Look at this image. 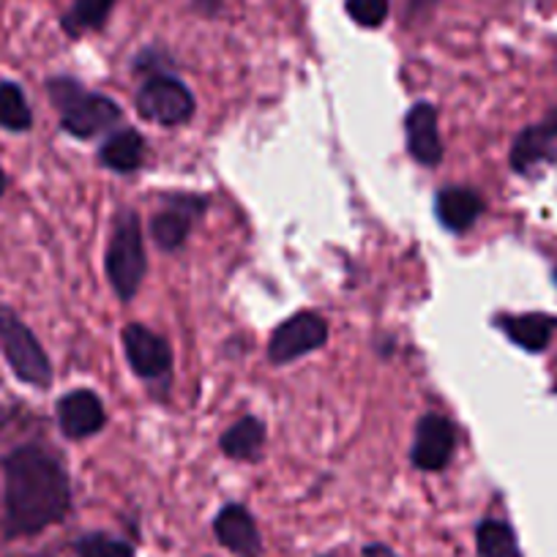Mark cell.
Masks as SVG:
<instances>
[{
  "label": "cell",
  "instance_id": "obj_17",
  "mask_svg": "<svg viewBox=\"0 0 557 557\" xmlns=\"http://www.w3.org/2000/svg\"><path fill=\"white\" fill-rule=\"evenodd\" d=\"M115 3L117 0H72L61 17V28L72 39L101 30L107 25V20H110Z\"/></svg>",
  "mask_w": 557,
  "mask_h": 557
},
{
  "label": "cell",
  "instance_id": "obj_13",
  "mask_svg": "<svg viewBox=\"0 0 557 557\" xmlns=\"http://www.w3.org/2000/svg\"><path fill=\"white\" fill-rule=\"evenodd\" d=\"M104 405L94 391H72L58 401V424H61L63 435L72 437V441L96 435L104 426Z\"/></svg>",
  "mask_w": 557,
  "mask_h": 557
},
{
  "label": "cell",
  "instance_id": "obj_27",
  "mask_svg": "<svg viewBox=\"0 0 557 557\" xmlns=\"http://www.w3.org/2000/svg\"><path fill=\"white\" fill-rule=\"evenodd\" d=\"M320 557H334V555H320Z\"/></svg>",
  "mask_w": 557,
  "mask_h": 557
},
{
  "label": "cell",
  "instance_id": "obj_11",
  "mask_svg": "<svg viewBox=\"0 0 557 557\" xmlns=\"http://www.w3.org/2000/svg\"><path fill=\"white\" fill-rule=\"evenodd\" d=\"M557 159V110L541 123L524 128L511 148V168L513 173H530L539 164H549Z\"/></svg>",
  "mask_w": 557,
  "mask_h": 557
},
{
  "label": "cell",
  "instance_id": "obj_25",
  "mask_svg": "<svg viewBox=\"0 0 557 557\" xmlns=\"http://www.w3.org/2000/svg\"><path fill=\"white\" fill-rule=\"evenodd\" d=\"M363 557H401V555H396L388 544H367L363 546Z\"/></svg>",
  "mask_w": 557,
  "mask_h": 557
},
{
  "label": "cell",
  "instance_id": "obj_7",
  "mask_svg": "<svg viewBox=\"0 0 557 557\" xmlns=\"http://www.w3.org/2000/svg\"><path fill=\"white\" fill-rule=\"evenodd\" d=\"M457 448V426L448 418L430 412L418 421L416 441H412L410 459L418 470L426 473H437L446 468Z\"/></svg>",
  "mask_w": 557,
  "mask_h": 557
},
{
  "label": "cell",
  "instance_id": "obj_1",
  "mask_svg": "<svg viewBox=\"0 0 557 557\" xmlns=\"http://www.w3.org/2000/svg\"><path fill=\"white\" fill-rule=\"evenodd\" d=\"M3 473V539H30L72 511V484L55 451L25 443L0 459Z\"/></svg>",
  "mask_w": 557,
  "mask_h": 557
},
{
  "label": "cell",
  "instance_id": "obj_12",
  "mask_svg": "<svg viewBox=\"0 0 557 557\" xmlns=\"http://www.w3.org/2000/svg\"><path fill=\"white\" fill-rule=\"evenodd\" d=\"M407 151L424 168H435L443 159V139L437 128V110L430 101H418L405 117Z\"/></svg>",
  "mask_w": 557,
  "mask_h": 557
},
{
  "label": "cell",
  "instance_id": "obj_16",
  "mask_svg": "<svg viewBox=\"0 0 557 557\" xmlns=\"http://www.w3.org/2000/svg\"><path fill=\"white\" fill-rule=\"evenodd\" d=\"M262 446H265V424L255 416L240 418V421H235V424L222 435V451L227 454L230 459L255 462L262 454Z\"/></svg>",
  "mask_w": 557,
  "mask_h": 557
},
{
  "label": "cell",
  "instance_id": "obj_14",
  "mask_svg": "<svg viewBox=\"0 0 557 557\" xmlns=\"http://www.w3.org/2000/svg\"><path fill=\"white\" fill-rule=\"evenodd\" d=\"M484 213V200L468 186H448L437 195V219L451 233H468Z\"/></svg>",
  "mask_w": 557,
  "mask_h": 557
},
{
  "label": "cell",
  "instance_id": "obj_5",
  "mask_svg": "<svg viewBox=\"0 0 557 557\" xmlns=\"http://www.w3.org/2000/svg\"><path fill=\"white\" fill-rule=\"evenodd\" d=\"M137 112L146 121L162 123V126H178V123L189 121L191 112H195V96L178 77L153 74L139 88Z\"/></svg>",
  "mask_w": 557,
  "mask_h": 557
},
{
  "label": "cell",
  "instance_id": "obj_23",
  "mask_svg": "<svg viewBox=\"0 0 557 557\" xmlns=\"http://www.w3.org/2000/svg\"><path fill=\"white\" fill-rule=\"evenodd\" d=\"M437 3H441V0H407L405 20L407 23H421V20H426L435 12Z\"/></svg>",
  "mask_w": 557,
  "mask_h": 557
},
{
  "label": "cell",
  "instance_id": "obj_10",
  "mask_svg": "<svg viewBox=\"0 0 557 557\" xmlns=\"http://www.w3.org/2000/svg\"><path fill=\"white\" fill-rule=\"evenodd\" d=\"M206 211V200L202 197H189L178 195L170 200L168 208L153 216L151 222V238L157 240L159 249L175 251L186 244L191 233V224L200 219V213Z\"/></svg>",
  "mask_w": 557,
  "mask_h": 557
},
{
  "label": "cell",
  "instance_id": "obj_9",
  "mask_svg": "<svg viewBox=\"0 0 557 557\" xmlns=\"http://www.w3.org/2000/svg\"><path fill=\"white\" fill-rule=\"evenodd\" d=\"M213 535L235 557H262V535L257 519L240 503H230L213 519Z\"/></svg>",
  "mask_w": 557,
  "mask_h": 557
},
{
  "label": "cell",
  "instance_id": "obj_6",
  "mask_svg": "<svg viewBox=\"0 0 557 557\" xmlns=\"http://www.w3.org/2000/svg\"><path fill=\"white\" fill-rule=\"evenodd\" d=\"M329 342V323L314 312H298L273 331L268 342V361L276 367L320 350Z\"/></svg>",
  "mask_w": 557,
  "mask_h": 557
},
{
  "label": "cell",
  "instance_id": "obj_8",
  "mask_svg": "<svg viewBox=\"0 0 557 557\" xmlns=\"http://www.w3.org/2000/svg\"><path fill=\"white\" fill-rule=\"evenodd\" d=\"M123 347H126L128 363H132V369L139 377H168L170 369H173V350H170L168 339L153 334L146 325H128V329L123 331Z\"/></svg>",
  "mask_w": 557,
  "mask_h": 557
},
{
  "label": "cell",
  "instance_id": "obj_20",
  "mask_svg": "<svg viewBox=\"0 0 557 557\" xmlns=\"http://www.w3.org/2000/svg\"><path fill=\"white\" fill-rule=\"evenodd\" d=\"M0 128L14 134L34 128V110H30L28 99H25L23 85L14 83V79L0 83Z\"/></svg>",
  "mask_w": 557,
  "mask_h": 557
},
{
  "label": "cell",
  "instance_id": "obj_28",
  "mask_svg": "<svg viewBox=\"0 0 557 557\" xmlns=\"http://www.w3.org/2000/svg\"><path fill=\"white\" fill-rule=\"evenodd\" d=\"M555 278H557V268H555Z\"/></svg>",
  "mask_w": 557,
  "mask_h": 557
},
{
  "label": "cell",
  "instance_id": "obj_15",
  "mask_svg": "<svg viewBox=\"0 0 557 557\" xmlns=\"http://www.w3.org/2000/svg\"><path fill=\"white\" fill-rule=\"evenodd\" d=\"M508 339L519 345L522 350L541 352L549 345L552 334L557 329V320L549 314H519V318H500L497 320Z\"/></svg>",
  "mask_w": 557,
  "mask_h": 557
},
{
  "label": "cell",
  "instance_id": "obj_4",
  "mask_svg": "<svg viewBox=\"0 0 557 557\" xmlns=\"http://www.w3.org/2000/svg\"><path fill=\"white\" fill-rule=\"evenodd\" d=\"M107 278H110L112 290L117 293L121 301H132L137 296L139 285L148 273L146 246H143V227L134 211H123L117 216L115 233H112L110 246L104 257Z\"/></svg>",
  "mask_w": 557,
  "mask_h": 557
},
{
  "label": "cell",
  "instance_id": "obj_18",
  "mask_svg": "<svg viewBox=\"0 0 557 557\" xmlns=\"http://www.w3.org/2000/svg\"><path fill=\"white\" fill-rule=\"evenodd\" d=\"M99 157L115 173H134L143 164V157H146V143L134 128H123V132L112 134L107 139Z\"/></svg>",
  "mask_w": 557,
  "mask_h": 557
},
{
  "label": "cell",
  "instance_id": "obj_2",
  "mask_svg": "<svg viewBox=\"0 0 557 557\" xmlns=\"http://www.w3.org/2000/svg\"><path fill=\"white\" fill-rule=\"evenodd\" d=\"M47 94L61 115V128L72 137H96V134L107 132L112 123L121 121V107L110 96L83 88V83H77L74 77H50Z\"/></svg>",
  "mask_w": 557,
  "mask_h": 557
},
{
  "label": "cell",
  "instance_id": "obj_19",
  "mask_svg": "<svg viewBox=\"0 0 557 557\" xmlns=\"http://www.w3.org/2000/svg\"><path fill=\"white\" fill-rule=\"evenodd\" d=\"M475 552L479 557H524L517 533L503 519H481L475 528Z\"/></svg>",
  "mask_w": 557,
  "mask_h": 557
},
{
  "label": "cell",
  "instance_id": "obj_21",
  "mask_svg": "<svg viewBox=\"0 0 557 557\" xmlns=\"http://www.w3.org/2000/svg\"><path fill=\"white\" fill-rule=\"evenodd\" d=\"M74 555L77 557H137L128 541L110 533H85L74 541Z\"/></svg>",
  "mask_w": 557,
  "mask_h": 557
},
{
  "label": "cell",
  "instance_id": "obj_3",
  "mask_svg": "<svg viewBox=\"0 0 557 557\" xmlns=\"http://www.w3.org/2000/svg\"><path fill=\"white\" fill-rule=\"evenodd\" d=\"M0 352H3L9 369H12V374L20 383L39 391L50 388V356L41 347L39 336L28 329V323L12 307H7V304H0Z\"/></svg>",
  "mask_w": 557,
  "mask_h": 557
},
{
  "label": "cell",
  "instance_id": "obj_26",
  "mask_svg": "<svg viewBox=\"0 0 557 557\" xmlns=\"http://www.w3.org/2000/svg\"><path fill=\"white\" fill-rule=\"evenodd\" d=\"M7 186H9V178L7 173H3V168H0V200H3V195H7Z\"/></svg>",
  "mask_w": 557,
  "mask_h": 557
},
{
  "label": "cell",
  "instance_id": "obj_22",
  "mask_svg": "<svg viewBox=\"0 0 557 557\" xmlns=\"http://www.w3.org/2000/svg\"><path fill=\"white\" fill-rule=\"evenodd\" d=\"M347 14L361 28H380L391 14V0H347Z\"/></svg>",
  "mask_w": 557,
  "mask_h": 557
},
{
  "label": "cell",
  "instance_id": "obj_24",
  "mask_svg": "<svg viewBox=\"0 0 557 557\" xmlns=\"http://www.w3.org/2000/svg\"><path fill=\"white\" fill-rule=\"evenodd\" d=\"M222 3L224 0H191V7H195L197 12L208 14V17H213V14L222 12Z\"/></svg>",
  "mask_w": 557,
  "mask_h": 557
}]
</instances>
